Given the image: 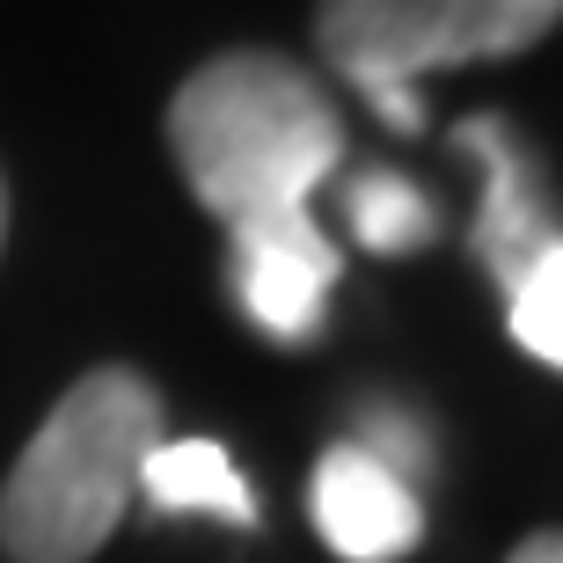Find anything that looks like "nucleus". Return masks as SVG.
<instances>
[{
	"label": "nucleus",
	"mask_w": 563,
	"mask_h": 563,
	"mask_svg": "<svg viewBox=\"0 0 563 563\" xmlns=\"http://www.w3.org/2000/svg\"><path fill=\"white\" fill-rule=\"evenodd\" d=\"M468 154L483 162V212H476V256L490 264L505 292L512 278L534 264V250H549L556 234L542 228V206H534V184H527V162H520V140L498 125V118H468L454 132Z\"/></svg>",
	"instance_id": "6"
},
{
	"label": "nucleus",
	"mask_w": 563,
	"mask_h": 563,
	"mask_svg": "<svg viewBox=\"0 0 563 563\" xmlns=\"http://www.w3.org/2000/svg\"><path fill=\"white\" fill-rule=\"evenodd\" d=\"M366 454L410 483V468H432V439H424L418 418H402V410H374L366 418Z\"/></svg>",
	"instance_id": "10"
},
{
	"label": "nucleus",
	"mask_w": 563,
	"mask_h": 563,
	"mask_svg": "<svg viewBox=\"0 0 563 563\" xmlns=\"http://www.w3.org/2000/svg\"><path fill=\"white\" fill-rule=\"evenodd\" d=\"M512 563H563V534H534V542H520Z\"/></svg>",
	"instance_id": "11"
},
{
	"label": "nucleus",
	"mask_w": 563,
	"mask_h": 563,
	"mask_svg": "<svg viewBox=\"0 0 563 563\" xmlns=\"http://www.w3.org/2000/svg\"><path fill=\"white\" fill-rule=\"evenodd\" d=\"M140 490L154 512H220V520L250 527L256 520V498L242 468H234L228 446H212V439H168L154 446L140 468Z\"/></svg>",
	"instance_id": "7"
},
{
	"label": "nucleus",
	"mask_w": 563,
	"mask_h": 563,
	"mask_svg": "<svg viewBox=\"0 0 563 563\" xmlns=\"http://www.w3.org/2000/svg\"><path fill=\"white\" fill-rule=\"evenodd\" d=\"M314 534L344 563H396L424 534L418 490L396 468H380L366 446H330L314 468Z\"/></svg>",
	"instance_id": "5"
},
{
	"label": "nucleus",
	"mask_w": 563,
	"mask_h": 563,
	"mask_svg": "<svg viewBox=\"0 0 563 563\" xmlns=\"http://www.w3.org/2000/svg\"><path fill=\"white\" fill-rule=\"evenodd\" d=\"M563 15V0H314V37L396 132H418V74L512 59Z\"/></svg>",
	"instance_id": "3"
},
{
	"label": "nucleus",
	"mask_w": 563,
	"mask_h": 563,
	"mask_svg": "<svg viewBox=\"0 0 563 563\" xmlns=\"http://www.w3.org/2000/svg\"><path fill=\"white\" fill-rule=\"evenodd\" d=\"M344 220H352L358 250H374V256H418L439 242V206L396 168L352 176L344 184Z\"/></svg>",
	"instance_id": "8"
},
{
	"label": "nucleus",
	"mask_w": 563,
	"mask_h": 563,
	"mask_svg": "<svg viewBox=\"0 0 563 563\" xmlns=\"http://www.w3.org/2000/svg\"><path fill=\"white\" fill-rule=\"evenodd\" d=\"M154 446H162L154 380L132 366L81 374L0 483V549L15 563H88L118 534Z\"/></svg>",
	"instance_id": "2"
},
{
	"label": "nucleus",
	"mask_w": 563,
	"mask_h": 563,
	"mask_svg": "<svg viewBox=\"0 0 563 563\" xmlns=\"http://www.w3.org/2000/svg\"><path fill=\"white\" fill-rule=\"evenodd\" d=\"M234 234V300L264 336L278 344H308L322 330L336 286V242L314 228V212L292 220H256V228H228Z\"/></svg>",
	"instance_id": "4"
},
{
	"label": "nucleus",
	"mask_w": 563,
	"mask_h": 563,
	"mask_svg": "<svg viewBox=\"0 0 563 563\" xmlns=\"http://www.w3.org/2000/svg\"><path fill=\"white\" fill-rule=\"evenodd\" d=\"M0 234H8V190H0Z\"/></svg>",
	"instance_id": "12"
},
{
	"label": "nucleus",
	"mask_w": 563,
	"mask_h": 563,
	"mask_svg": "<svg viewBox=\"0 0 563 563\" xmlns=\"http://www.w3.org/2000/svg\"><path fill=\"white\" fill-rule=\"evenodd\" d=\"M505 322H512V344H520L527 358H542V366L563 374V234L549 250H534V264L512 278Z\"/></svg>",
	"instance_id": "9"
},
{
	"label": "nucleus",
	"mask_w": 563,
	"mask_h": 563,
	"mask_svg": "<svg viewBox=\"0 0 563 563\" xmlns=\"http://www.w3.org/2000/svg\"><path fill=\"white\" fill-rule=\"evenodd\" d=\"M168 146L198 206L228 228L292 220L344 162L330 96L278 52H220L168 103Z\"/></svg>",
	"instance_id": "1"
}]
</instances>
